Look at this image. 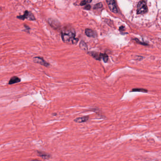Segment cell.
Instances as JSON below:
<instances>
[{
  "label": "cell",
  "instance_id": "6da1fadb",
  "mask_svg": "<svg viewBox=\"0 0 161 161\" xmlns=\"http://www.w3.org/2000/svg\"><path fill=\"white\" fill-rule=\"evenodd\" d=\"M76 32L73 29H64L61 32V37L63 42H72L75 39Z\"/></svg>",
  "mask_w": 161,
  "mask_h": 161
},
{
  "label": "cell",
  "instance_id": "30bf717a",
  "mask_svg": "<svg viewBox=\"0 0 161 161\" xmlns=\"http://www.w3.org/2000/svg\"><path fill=\"white\" fill-rule=\"evenodd\" d=\"M20 81H21V79H20V78L17 77V76H14V77H12L10 79L9 82V84H14L19 83Z\"/></svg>",
  "mask_w": 161,
  "mask_h": 161
},
{
  "label": "cell",
  "instance_id": "ba28073f",
  "mask_svg": "<svg viewBox=\"0 0 161 161\" xmlns=\"http://www.w3.org/2000/svg\"><path fill=\"white\" fill-rule=\"evenodd\" d=\"M89 119V116H85L77 118L74 120V121L77 123H83L87 122Z\"/></svg>",
  "mask_w": 161,
  "mask_h": 161
},
{
  "label": "cell",
  "instance_id": "d6986e66",
  "mask_svg": "<svg viewBox=\"0 0 161 161\" xmlns=\"http://www.w3.org/2000/svg\"><path fill=\"white\" fill-rule=\"evenodd\" d=\"M40 161V160H32V161Z\"/></svg>",
  "mask_w": 161,
  "mask_h": 161
},
{
  "label": "cell",
  "instance_id": "ac0fdd59",
  "mask_svg": "<svg viewBox=\"0 0 161 161\" xmlns=\"http://www.w3.org/2000/svg\"><path fill=\"white\" fill-rule=\"evenodd\" d=\"M91 9V6L89 5H86V6L84 7V9L86 10H89Z\"/></svg>",
  "mask_w": 161,
  "mask_h": 161
},
{
  "label": "cell",
  "instance_id": "9c48e42d",
  "mask_svg": "<svg viewBox=\"0 0 161 161\" xmlns=\"http://www.w3.org/2000/svg\"><path fill=\"white\" fill-rule=\"evenodd\" d=\"M48 22L51 26H52V27L56 28V29L59 27V25H60L59 22H57V20H54L52 18L48 19Z\"/></svg>",
  "mask_w": 161,
  "mask_h": 161
},
{
  "label": "cell",
  "instance_id": "2e32d148",
  "mask_svg": "<svg viewBox=\"0 0 161 161\" xmlns=\"http://www.w3.org/2000/svg\"><path fill=\"white\" fill-rule=\"evenodd\" d=\"M102 5L101 3H97V4L94 6V9H98V8H101L102 7Z\"/></svg>",
  "mask_w": 161,
  "mask_h": 161
},
{
  "label": "cell",
  "instance_id": "4fadbf2b",
  "mask_svg": "<svg viewBox=\"0 0 161 161\" xmlns=\"http://www.w3.org/2000/svg\"><path fill=\"white\" fill-rule=\"evenodd\" d=\"M101 58L105 62H108V56L106 53H101Z\"/></svg>",
  "mask_w": 161,
  "mask_h": 161
},
{
  "label": "cell",
  "instance_id": "5b68a950",
  "mask_svg": "<svg viewBox=\"0 0 161 161\" xmlns=\"http://www.w3.org/2000/svg\"><path fill=\"white\" fill-rule=\"evenodd\" d=\"M33 61L35 63H38L45 67H48L50 65L49 63L45 61L43 58L40 57H35L34 58Z\"/></svg>",
  "mask_w": 161,
  "mask_h": 161
},
{
  "label": "cell",
  "instance_id": "277c9868",
  "mask_svg": "<svg viewBox=\"0 0 161 161\" xmlns=\"http://www.w3.org/2000/svg\"><path fill=\"white\" fill-rule=\"evenodd\" d=\"M106 2L108 7H109V9L111 10V12H112L113 13H117L118 9L115 2L113 0H108V1H106Z\"/></svg>",
  "mask_w": 161,
  "mask_h": 161
},
{
  "label": "cell",
  "instance_id": "5bb4252c",
  "mask_svg": "<svg viewBox=\"0 0 161 161\" xmlns=\"http://www.w3.org/2000/svg\"><path fill=\"white\" fill-rule=\"evenodd\" d=\"M91 1H89V0H85V1H82L80 3V6H83L85 5H86L87 4H89L90 2H91Z\"/></svg>",
  "mask_w": 161,
  "mask_h": 161
},
{
  "label": "cell",
  "instance_id": "7a4b0ae2",
  "mask_svg": "<svg viewBox=\"0 0 161 161\" xmlns=\"http://www.w3.org/2000/svg\"><path fill=\"white\" fill-rule=\"evenodd\" d=\"M148 11L146 2L141 1L139 2L137 7V13L139 14H145Z\"/></svg>",
  "mask_w": 161,
  "mask_h": 161
},
{
  "label": "cell",
  "instance_id": "e0dca14e",
  "mask_svg": "<svg viewBox=\"0 0 161 161\" xmlns=\"http://www.w3.org/2000/svg\"><path fill=\"white\" fill-rule=\"evenodd\" d=\"M78 42H79V39H77V38H75V39L73 40L72 43L73 44H77Z\"/></svg>",
  "mask_w": 161,
  "mask_h": 161
},
{
  "label": "cell",
  "instance_id": "9a60e30c",
  "mask_svg": "<svg viewBox=\"0 0 161 161\" xmlns=\"http://www.w3.org/2000/svg\"><path fill=\"white\" fill-rule=\"evenodd\" d=\"M132 91H135V92H147V90L144 89H134Z\"/></svg>",
  "mask_w": 161,
  "mask_h": 161
},
{
  "label": "cell",
  "instance_id": "8fae6325",
  "mask_svg": "<svg viewBox=\"0 0 161 161\" xmlns=\"http://www.w3.org/2000/svg\"><path fill=\"white\" fill-rule=\"evenodd\" d=\"M79 47L82 50H88V46L86 45V43L84 41H81L79 44Z\"/></svg>",
  "mask_w": 161,
  "mask_h": 161
},
{
  "label": "cell",
  "instance_id": "3957f363",
  "mask_svg": "<svg viewBox=\"0 0 161 161\" xmlns=\"http://www.w3.org/2000/svg\"><path fill=\"white\" fill-rule=\"evenodd\" d=\"M17 18L22 20L27 19L30 20H34L35 19L34 15L32 14L31 12H29L28 11H25L23 15L17 16Z\"/></svg>",
  "mask_w": 161,
  "mask_h": 161
},
{
  "label": "cell",
  "instance_id": "8992f818",
  "mask_svg": "<svg viewBox=\"0 0 161 161\" xmlns=\"http://www.w3.org/2000/svg\"><path fill=\"white\" fill-rule=\"evenodd\" d=\"M85 32L86 35L89 38H96L97 37V34L96 31L93 30L92 29H86Z\"/></svg>",
  "mask_w": 161,
  "mask_h": 161
},
{
  "label": "cell",
  "instance_id": "7c38bea8",
  "mask_svg": "<svg viewBox=\"0 0 161 161\" xmlns=\"http://www.w3.org/2000/svg\"><path fill=\"white\" fill-rule=\"evenodd\" d=\"M39 155L41 156V157L44 158V159H48L50 157V155H48V154L45 153L39 152Z\"/></svg>",
  "mask_w": 161,
  "mask_h": 161
},
{
  "label": "cell",
  "instance_id": "52a82bcc",
  "mask_svg": "<svg viewBox=\"0 0 161 161\" xmlns=\"http://www.w3.org/2000/svg\"><path fill=\"white\" fill-rule=\"evenodd\" d=\"M88 54L93 57L96 60H98V61H100L101 60V53L95 52H88Z\"/></svg>",
  "mask_w": 161,
  "mask_h": 161
}]
</instances>
